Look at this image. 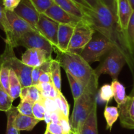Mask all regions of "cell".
<instances>
[{
    "label": "cell",
    "instance_id": "obj_9",
    "mask_svg": "<svg viewBox=\"0 0 134 134\" xmlns=\"http://www.w3.org/2000/svg\"><path fill=\"white\" fill-rule=\"evenodd\" d=\"M16 46H23L26 49H40L45 50L50 55H52L54 51L53 45L41 34L35 30L24 34L18 40Z\"/></svg>",
    "mask_w": 134,
    "mask_h": 134
},
{
    "label": "cell",
    "instance_id": "obj_30",
    "mask_svg": "<svg viewBox=\"0 0 134 134\" xmlns=\"http://www.w3.org/2000/svg\"><path fill=\"white\" fill-rule=\"evenodd\" d=\"M34 104V102L29 99H21L16 108L20 114L33 116L32 108H33Z\"/></svg>",
    "mask_w": 134,
    "mask_h": 134
},
{
    "label": "cell",
    "instance_id": "obj_22",
    "mask_svg": "<svg viewBox=\"0 0 134 134\" xmlns=\"http://www.w3.org/2000/svg\"><path fill=\"white\" fill-rule=\"evenodd\" d=\"M21 99H29L33 102L40 101L42 99V95L39 89L36 86H30L23 87L20 95Z\"/></svg>",
    "mask_w": 134,
    "mask_h": 134
},
{
    "label": "cell",
    "instance_id": "obj_11",
    "mask_svg": "<svg viewBox=\"0 0 134 134\" xmlns=\"http://www.w3.org/2000/svg\"><path fill=\"white\" fill-rule=\"evenodd\" d=\"M43 15L59 24L71 25L73 26H76L82 20V19L67 13L55 3L43 13Z\"/></svg>",
    "mask_w": 134,
    "mask_h": 134
},
{
    "label": "cell",
    "instance_id": "obj_26",
    "mask_svg": "<svg viewBox=\"0 0 134 134\" xmlns=\"http://www.w3.org/2000/svg\"><path fill=\"white\" fill-rule=\"evenodd\" d=\"M0 29L5 34V40L9 39L11 35V28L7 17V11L3 5V0H0Z\"/></svg>",
    "mask_w": 134,
    "mask_h": 134
},
{
    "label": "cell",
    "instance_id": "obj_3",
    "mask_svg": "<svg viewBox=\"0 0 134 134\" xmlns=\"http://www.w3.org/2000/svg\"><path fill=\"white\" fill-rule=\"evenodd\" d=\"M57 60L61 67L82 83L87 86L91 76L94 74L93 69L82 56L71 51H61L55 49Z\"/></svg>",
    "mask_w": 134,
    "mask_h": 134
},
{
    "label": "cell",
    "instance_id": "obj_33",
    "mask_svg": "<svg viewBox=\"0 0 134 134\" xmlns=\"http://www.w3.org/2000/svg\"><path fill=\"white\" fill-rule=\"evenodd\" d=\"M36 9L40 14H43L53 4V0H30Z\"/></svg>",
    "mask_w": 134,
    "mask_h": 134
},
{
    "label": "cell",
    "instance_id": "obj_39",
    "mask_svg": "<svg viewBox=\"0 0 134 134\" xmlns=\"http://www.w3.org/2000/svg\"><path fill=\"white\" fill-rule=\"evenodd\" d=\"M21 0H3V5L7 11H14Z\"/></svg>",
    "mask_w": 134,
    "mask_h": 134
},
{
    "label": "cell",
    "instance_id": "obj_41",
    "mask_svg": "<svg viewBox=\"0 0 134 134\" xmlns=\"http://www.w3.org/2000/svg\"><path fill=\"white\" fill-rule=\"evenodd\" d=\"M46 130H48L52 134H64L61 126L59 124H55L51 122V123L47 124Z\"/></svg>",
    "mask_w": 134,
    "mask_h": 134
},
{
    "label": "cell",
    "instance_id": "obj_49",
    "mask_svg": "<svg viewBox=\"0 0 134 134\" xmlns=\"http://www.w3.org/2000/svg\"><path fill=\"white\" fill-rule=\"evenodd\" d=\"M44 134H52V133H51V132H49V131L48 130H46V131H45V133Z\"/></svg>",
    "mask_w": 134,
    "mask_h": 134
},
{
    "label": "cell",
    "instance_id": "obj_12",
    "mask_svg": "<svg viewBox=\"0 0 134 134\" xmlns=\"http://www.w3.org/2000/svg\"><path fill=\"white\" fill-rule=\"evenodd\" d=\"M14 12L20 18L28 22L38 32L36 25L39 20L40 14L36 9L30 0H21Z\"/></svg>",
    "mask_w": 134,
    "mask_h": 134
},
{
    "label": "cell",
    "instance_id": "obj_19",
    "mask_svg": "<svg viewBox=\"0 0 134 134\" xmlns=\"http://www.w3.org/2000/svg\"><path fill=\"white\" fill-rule=\"evenodd\" d=\"M53 1L54 3H56L57 5H59L60 8L66 11L67 13L80 19H83L84 13L82 8L77 5L75 2H73L72 0H53Z\"/></svg>",
    "mask_w": 134,
    "mask_h": 134
},
{
    "label": "cell",
    "instance_id": "obj_50",
    "mask_svg": "<svg viewBox=\"0 0 134 134\" xmlns=\"http://www.w3.org/2000/svg\"><path fill=\"white\" fill-rule=\"evenodd\" d=\"M69 134H72V133H71V132H70V133H69Z\"/></svg>",
    "mask_w": 134,
    "mask_h": 134
},
{
    "label": "cell",
    "instance_id": "obj_1",
    "mask_svg": "<svg viewBox=\"0 0 134 134\" xmlns=\"http://www.w3.org/2000/svg\"><path fill=\"white\" fill-rule=\"evenodd\" d=\"M84 13L83 20L96 32L107 38L126 58L130 70L134 72V46L131 45L127 32L122 30L117 16L102 3L99 2L94 9L82 7Z\"/></svg>",
    "mask_w": 134,
    "mask_h": 134
},
{
    "label": "cell",
    "instance_id": "obj_47",
    "mask_svg": "<svg viewBox=\"0 0 134 134\" xmlns=\"http://www.w3.org/2000/svg\"><path fill=\"white\" fill-rule=\"evenodd\" d=\"M129 2H130V3L131 5V7H132L133 10L134 11V0H129Z\"/></svg>",
    "mask_w": 134,
    "mask_h": 134
},
{
    "label": "cell",
    "instance_id": "obj_42",
    "mask_svg": "<svg viewBox=\"0 0 134 134\" xmlns=\"http://www.w3.org/2000/svg\"><path fill=\"white\" fill-rule=\"evenodd\" d=\"M113 13L116 15V0H99Z\"/></svg>",
    "mask_w": 134,
    "mask_h": 134
},
{
    "label": "cell",
    "instance_id": "obj_48",
    "mask_svg": "<svg viewBox=\"0 0 134 134\" xmlns=\"http://www.w3.org/2000/svg\"><path fill=\"white\" fill-rule=\"evenodd\" d=\"M130 96L134 97V86H133V89H132V91H131V93H130Z\"/></svg>",
    "mask_w": 134,
    "mask_h": 134
},
{
    "label": "cell",
    "instance_id": "obj_40",
    "mask_svg": "<svg viewBox=\"0 0 134 134\" xmlns=\"http://www.w3.org/2000/svg\"><path fill=\"white\" fill-rule=\"evenodd\" d=\"M59 124L61 126L62 129H63V131L64 134H69L71 132L69 119V118H66V117H64L63 114H61V115H60V123H59Z\"/></svg>",
    "mask_w": 134,
    "mask_h": 134
},
{
    "label": "cell",
    "instance_id": "obj_17",
    "mask_svg": "<svg viewBox=\"0 0 134 134\" xmlns=\"http://www.w3.org/2000/svg\"><path fill=\"white\" fill-rule=\"evenodd\" d=\"M97 109V103L94 105L92 111L81 127L79 134H98Z\"/></svg>",
    "mask_w": 134,
    "mask_h": 134
},
{
    "label": "cell",
    "instance_id": "obj_7",
    "mask_svg": "<svg viewBox=\"0 0 134 134\" xmlns=\"http://www.w3.org/2000/svg\"><path fill=\"white\" fill-rule=\"evenodd\" d=\"M95 32V30L82 19L75 26L68 51L80 54L83 49L91 40Z\"/></svg>",
    "mask_w": 134,
    "mask_h": 134
},
{
    "label": "cell",
    "instance_id": "obj_8",
    "mask_svg": "<svg viewBox=\"0 0 134 134\" xmlns=\"http://www.w3.org/2000/svg\"><path fill=\"white\" fill-rule=\"evenodd\" d=\"M7 17L11 28V35L9 39L5 40V42L13 48L16 47V42L24 34L30 31H36L28 22L18 16L14 11H7Z\"/></svg>",
    "mask_w": 134,
    "mask_h": 134
},
{
    "label": "cell",
    "instance_id": "obj_13",
    "mask_svg": "<svg viewBox=\"0 0 134 134\" xmlns=\"http://www.w3.org/2000/svg\"><path fill=\"white\" fill-rule=\"evenodd\" d=\"M117 107L122 127L134 130V97L128 95L126 100Z\"/></svg>",
    "mask_w": 134,
    "mask_h": 134
},
{
    "label": "cell",
    "instance_id": "obj_20",
    "mask_svg": "<svg viewBox=\"0 0 134 134\" xmlns=\"http://www.w3.org/2000/svg\"><path fill=\"white\" fill-rule=\"evenodd\" d=\"M60 63L57 59H52L50 66V75L53 84L61 92V75H60Z\"/></svg>",
    "mask_w": 134,
    "mask_h": 134
},
{
    "label": "cell",
    "instance_id": "obj_43",
    "mask_svg": "<svg viewBox=\"0 0 134 134\" xmlns=\"http://www.w3.org/2000/svg\"><path fill=\"white\" fill-rule=\"evenodd\" d=\"M61 112H53L51 113V122L55 124H59L60 123V117L61 115Z\"/></svg>",
    "mask_w": 134,
    "mask_h": 134
},
{
    "label": "cell",
    "instance_id": "obj_14",
    "mask_svg": "<svg viewBox=\"0 0 134 134\" xmlns=\"http://www.w3.org/2000/svg\"><path fill=\"white\" fill-rule=\"evenodd\" d=\"M52 59V55L45 50L37 48L27 49L22 55V61L27 66L34 68L40 66L47 60Z\"/></svg>",
    "mask_w": 134,
    "mask_h": 134
},
{
    "label": "cell",
    "instance_id": "obj_46",
    "mask_svg": "<svg viewBox=\"0 0 134 134\" xmlns=\"http://www.w3.org/2000/svg\"><path fill=\"white\" fill-rule=\"evenodd\" d=\"M51 113L46 110V113L44 114V120H43L45 121V122L46 123V124H48L51 123Z\"/></svg>",
    "mask_w": 134,
    "mask_h": 134
},
{
    "label": "cell",
    "instance_id": "obj_51",
    "mask_svg": "<svg viewBox=\"0 0 134 134\" xmlns=\"http://www.w3.org/2000/svg\"></svg>",
    "mask_w": 134,
    "mask_h": 134
},
{
    "label": "cell",
    "instance_id": "obj_44",
    "mask_svg": "<svg viewBox=\"0 0 134 134\" xmlns=\"http://www.w3.org/2000/svg\"><path fill=\"white\" fill-rule=\"evenodd\" d=\"M85 2L90 5V7L91 9H94L96 7L99 2H100L99 0H84Z\"/></svg>",
    "mask_w": 134,
    "mask_h": 134
},
{
    "label": "cell",
    "instance_id": "obj_2",
    "mask_svg": "<svg viewBox=\"0 0 134 134\" xmlns=\"http://www.w3.org/2000/svg\"><path fill=\"white\" fill-rule=\"evenodd\" d=\"M99 87V77L95 74L91 76L85 91L79 98L74 100L72 114L69 120L71 133L79 134L85 121L97 103V93Z\"/></svg>",
    "mask_w": 134,
    "mask_h": 134
},
{
    "label": "cell",
    "instance_id": "obj_25",
    "mask_svg": "<svg viewBox=\"0 0 134 134\" xmlns=\"http://www.w3.org/2000/svg\"><path fill=\"white\" fill-rule=\"evenodd\" d=\"M19 113L17 108L13 106L11 109L6 112L7 118L6 134H20V131L16 128L15 126V119Z\"/></svg>",
    "mask_w": 134,
    "mask_h": 134
},
{
    "label": "cell",
    "instance_id": "obj_16",
    "mask_svg": "<svg viewBox=\"0 0 134 134\" xmlns=\"http://www.w3.org/2000/svg\"><path fill=\"white\" fill-rule=\"evenodd\" d=\"M74 28L75 26H73L59 24L57 34V46L55 49L61 51H68Z\"/></svg>",
    "mask_w": 134,
    "mask_h": 134
},
{
    "label": "cell",
    "instance_id": "obj_36",
    "mask_svg": "<svg viewBox=\"0 0 134 134\" xmlns=\"http://www.w3.org/2000/svg\"><path fill=\"white\" fill-rule=\"evenodd\" d=\"M53 86V83L51 82V83H39V84L37 86V87L39 89L42 97L47 98L49 97L50 93H51Z\"/></svg>",
    "mask_w": 134,
    "mask_h": 134
},
{
    "label": "cell",
    "instance_id": "obj_27",
    "mask_svg": "<svg viewBox=\"0 0 134 134\" xmlns=\"http://www.w3.org/2000/svg\"><path fill=\"white\" fill-rule=\"evenodd\" d=\"M104 116L107 121V129L110 131L113 124L119 118V112H118V107L107 106V105L105 111H104Z\"/></svg>",
    "mask_w": 134,
    "mask_h": 134
},
{
    "label": "cell",
    "instance_id": "obj_34",
    "mask_svg": "<svg viewBox=\"0 0 134 134\" xmlns=\"http://www.w3.org/2000/svg\"><path fill=\"white\" fill-rule=\"evenodd\" d=\"M46 111V109L41 100L34 103L32 108V113L34 118L40 121H43L44 120V114Z\"/></svg>",
    "mask_w": 134,
    "mask_h": 134
},
{
    "label": "cell",
    "instance_id": "obj_5",
    "mask_svg": "<svg viewBox=\"0 0 134 134\" xmlns=\"http://www.w3.org/2000/svg\"><path fill=\"white\" fill-rule=\"evenodd\" d=\"M113 43L99 32L94 33L92 38L80 55L87 63L100 61L101 58L114 48Z\"/></svg>",
    "mask_w": 134,
    "mask_h": 134
},
{
    "label": "cell",
    "instance_id": "obj_10",
    "mask_svg": "<svg viewBox=\"0 0 134 134\" xmlns=\"http://www.w3.org/2000/svg\"><path fill=\"white\" fill-rule=\"evenodd\" d=\"M59 24L43 14H41L36 25V29L53 46L54 50L57 46V34Z\"/></svg>",
    "mask_w": 134,
    "mask_h": 134
},
{
    "label": "cell",
    "instance_id": "obj_23",
    "mask_svg": "<svg viewBox=\"0 0 134 134\" xmlns=\"http://www.w3.org/2000/svg\"><path fill=\"white\" fill-rule=\"evenodd\" d=\"M111 87L113 91V98L118 105H121L127 97L125 87L120 82H118V80H113Z\"/></svg>",
    "mask_w": 134,
    "mask_h": 134
},
{
    "label": "cell",
    "instance_id": "obj_28",
    "mask_svg": "<svg viewBox=\"0 0 134 134\" xmlns=\"http://www.w3.org/2000/svg\"><path fill=\"white\" fill-rule=\"evenodd\" d=\"M13 99L0 84V111L7 112L13 107Z\"/></svg>",
    "mask_w": 134,
    "mask_h": 134
},
{
    "label": "cell",
    "instance_id": "obj_6",
    "mask_svg": "<svg viewBox=\"0 0 134 134\" xmlns=\"http://www.w3.org/2000/svg\"><path fill=\"white\" fill-rule=\"evenodd\" d=\"M126 64H127L126 58L122 53L114 47L108 53L100 64L94 69V73L99 78L101 74H109L113 80H117L121 70Z\"/></svg>",
    "mask_w": 134,
    "mask_h": 134
},
{
    "label": "cell",
    "instance_id": "obj_31",
    "mask_svg": "<svg viewBox=\"0 0 134 134\" xmlns=\"http://www.w3.org/2000/svg\"><path fill=\"white\" fill-rule=\"evenodd\" d=\"M98 96L99 100L103 102H107V104L109 103V101L113 98V91L111 85L105 84L98 91Z\"/></svg>",
    "mask_w": 134,
    "mask_h": 134
},
{
    "label": "cell",
    "instance_id": "obj_38",
    "mask_svg": "<svg viewBox=\"0 0 134 134\" xmlns=\"http://www.w3.org/2000/svg\"><path fill=\"white\" fill-rule=\"evenodd\" d=\"M42 69L41 66L33 68L32 71V74H31L32 86H37L39 84V78L40 76V74H42Z\"/></svg>",
    "mask_w": 134,
    "mask_h": 134
},
{
    "label": "cell",
    "instance_id": "obj_18",
    "mask_svg": "<svg viewBox=\"0 0 134 134\" xmlns=\"http://www.w3.org/2000/svg\"><path fill=\"white\" fill-rule=\"evenodd\" d=\"M40 121L34 116L18 113L15 119V126L19 131H31Z\"/></svg>",
    "mask_w": 134,
    "mask_h": 134
},
{
    "label": "cell",
    "instance_id": "obj_21",
    "mask_svg": "<svg viewBox=\"0 0 134 134\" xmlns=\"http://www.w3.org/2000/svg\"><path fill=\"white\" fill-rule=\"evenodd\" d=\"M22 85L20 83L19 78L15 74L13 70L11 69L10 70V80H9V94L13 100H15L19 97L21 93Z\"/></svg>",
    "mask_w": 134,
    "mask_h": 134
},
{
    "label": "cell",
    "instance_id": "obj_32",
    "mask_svg": "<svg viewBox=\"0 0 134 134\" xmlns=\"http://www.w3.org/2000/svg\"><path fill=\"white\" fill-rule=\"evenodd\" d=\"M55 100L56 101L59 110L61 112L62 114L64 115V117H66V118H69L70 107H69V105L67 102L66 99L64 97V95H63V93H60L59 96L55 98Z\"/></svg>",
    "mask_w": 134,
    "mask_h": 134
},
{
    "label": "cell",
    "instance_id": "obj_37",
    "mask_svg": "<svg viewBox=\"0 0 134 134\" xmlns=\"http://www.w3.org/2000/svg\"><path fill=\"white\" fill-rule=\"evenodd\" d=\"M127 34L128 39L132 46H134V11L131 15L128 23L127 29Z\"/></svg>",
    "mask_w": 134,
    "mask_h": 134
},
{
    "label": "cell",
    "instance_id": "obj_4",
    "mask_svg": "<svg viewBox=\"0 0 134 134\" xmlns=\"http://www.w3.org/2000/svg\"><path fill=\"white\" fill-rule=\"evenodd\" d=\"M13 49L11 45L5 43L4 52L0 55V64H5L14 70L20 80L22 87L32 86L31 74L33 68L27 66L18 59L14 53Z\"/></svg>",
    "mask_w": 134,
    "mask_h": 134
},
{
    "label": "cell",
    "instance_id": "obj_15",
    "mask_svg": "<svg viewBox=\"0 0 134 134\" xmlns=\"http://www.w3.org/2000/svg\"><path fill=\"white\" fill-rule=\"evenodd\" d=\"M133 11V10L129 0H116V16L118 23L122 30L126 32Z\"/></svg>",
    "mask_w": 134,
    "mask_h": 134
},
{
    "label": "cell",
    "instance_id": "obj_29",
    "mask_svg": "<svg viewBox=\"0 0 134 134\" xmlns=\"http://www.w3.org/2000/svg\"><path fill=\"white\" fill-rule=\"evenodd\" d=\"M10 70L11 69L7 66L0 64V84L8 93L9 90Z\"/></svg>",
    "mask_w": 134,
    "mask_h": 134
},
{
    "label": "cell",
    "instance_id": "obj_35",
    "mask_svg": "<svg viewBox=\"0 0 134 134\" xmlns=\"http://www.w3.org/2000/svg\"><path fill=\"white\" fill-rule=\"evenodd\" d=\"M41 101L43 104L45 109L46 110L50 112V113H53V112H59L60 110H59L57 104L54 99L47 97V98H43L42 97Z\"/></svg>",
    "mask_w": 134,
    "mask_h": 134
},
{
    "label": "cell",
    "instance_id": "obj_45",
    "mask_svg": "<svg viewBox=\"0 0 134 134\" xmlns=\"http://www.w3.org/2000/svg\"><path fill=\"white\" fill-rule=\"evenodd\" d=\"M77 5L81 7H86V8H91L88 4L85 2L84 0H72Z\"/></svg>",
    "mask_w": 134,
    "mask_h": 134
},
{
    "label": "cell",
    "instance_id": "obj_24",
    "mask_svg": "<svg viewBox=\"0 0 134 134\" xmlns=\"http://www.w3.org/2000/svg\"><path fill=\"white\" fill-rule=\"evenodd\" d=\"M66 74L67 78L69 80V84H70L74 100H76L78 98H79L82 95L83 91H85L86 86L81 83L80 81L76 79L74 77H73L69 72H66Z\"/></svg>",
    "mask_w": 134,
    "mask_h": 134
}]
</instances>
